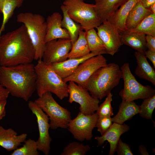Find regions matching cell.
<instances>
[{
    "mask_svg": "<svg viewBox=\"0 0 155 155\" xmlns=\"http://www.w3.org/2000/svg\"><path fill=\"white\" fill-rule=\"evenodd\" d=\"M35 51L25 26L0 36V65L32 63Z\"/></svg>",
    "mask_w": 155,
    "mask_h": 155,
    "instance_id": "obj_1",
    "label": "cell"
},
{
    "mask_svg": "<svg viewBox=\"0 0 155 155\" xmlns=\"http://www.w3.org/2000/svg\"><path fill=\"white\" fill-rule=\"evenodd\" d=\"M36 78L32 63L0 66V84L12 96L26 101L36 90Z\"/></svg>",
    "mask_w": 155,
    "mask_h": 155,
    "instance_id": "obj_2",
    "label": "cell"
},
{
    "mask_svg": "<svg viewBox=\"0 0 155 155\" xmlns=\"http://www.w3.org/2000/svg\"><path fill=\"white\" fill-rule=\"evenodd\" d=\"M122 78L121 71L118 64L107 63L92 75L85 88L92 96L101 100L118 85Z\"/></svg>",
    "mask_w": 155,
    "mask_h": 155,
    "instance_id": "obj_3",
    "label": "cell"
},
{
    "mask_svg": "<svg viewBox=\"0 0 155 155\" xmlns=\"http://www.w3.org/2000/svg\"><path fill=\"white\" fill-rule=\"evenodd\" d=\"M34 68L36 75V90L38 97L50 92L62 100L69 96L68 84L55 71L51 64L37 60Z\"/></svg>",
    "mask_w": 155,
    "mask_h": 155,
    "instance_id": "obj_4",
    "label": "cell"
},
{
    "mask_svg": "<svg viewBox=\"0 0 155 155\" xmlns=\"http://www.w3.org/2000/svg\"><path fill=\"white\" fill-rule=\"evenodd\" d=\"M16 20L18 22L22 23L26 28L35 50L34 60L42 59L46 32V23L44 17L38 14L24 12L19 14Z\"/></svg>",
    "mask_w": 155,
    "mask_h": 155,
    "instance_id": "obj_5",
    "label": "cell"
},
{
    "mask_svg": "<svg viewBox=\"0 0 155 155\" xmlns=\"http://www.w3.org/2000/svg\"><path fill=\"white\" fill-rule=\"evenodd\" d=\"M62 4L70 17L85 31L96 28L102 23L94 10V4L86 3L82 0H64Z\"/></svg>",
    "mask_w": 155,
    "mask_h": 155,
    "instance_id": "obj_6",
    "label": "cell"
},
{
    "mask_svg": "<svg viewBox=\"0 0 155 155\" xmlns=\"http://www.w3.org/2000/svg\"><path fill=\"white\" fill-rule=\"evenodd\" d=\"M34 102L45 113L50 120V128L67 129L71 119L70 112L55 101L52 93L47 92L36 99Z\"/></svg>",
    "mask_w": 155,
    "mask_h": 155,
    "instance_id": "obj_7",
    "label": "cell"
},
{
    "mask_svg": "<svg viewBox=\"0 0 155 155\" xmlns=\"http://www.w3.org/2000/svg\"><path fill=\"white\" fill-rule=\"evenodd\" d=\"M120 69L124 86L119 95L122 100L130 101L143 100L155 95V90L151 86H144L137 81L131 71L129 63H124Z\"/></svg>",
    "mask_w": 155,
    "mask_h": 155,
    "instance_id": "obj_8",
    "label": "cell"
},
{
    "mask_svg": "<svg viewBox=\"0 0 155 155\" xmlns=\"http://www.w3.org/2000/svg\"><path fill=\"white\" fill-rule=\"evenodd\" d=\"M69 82L68 102L79 104L80 112L86 115L94 113L99 107V100L92 96L85 88L73 81Z\"/></svg>",
    "mask_w": 155,
    "mask_h": 155,
    "instance_id": "obj_9",
    "label": "cell"
},
{
    "mask_svg": "<svg viewBox=\"0 0 155 155\" xmlns=\"http://www.w3.org/2000/svg\"><path fill=\"white\" fill-rule=\"evenodd\" d=\"M98 117L96 112L92 115H86L79 112L75 118L70 120L67 129L73 137L79 141L90 140Z\"/></svg>",
    "mask_w": 155,
    "mask_h": 155,
    "instance_id": "obj_10",
    "label": "cell"
},
{
    "mask_svg": "<svg viewBox=\"0 0 155 155\" xmlns=\"http://www.w3.org/2000/svg\"><path fill=\"white\" fill-rule=\"evenodd\" d=\"M106 64L107 60L102 54L93 56L81 63L71 75L63 80L66 82L73 81L85 88L92 75Z\"/></svg>",
    "mask_w": 155,
    "mask_h": 155,
    "instance_id": "obj_11",
    "label": "cell"
},
{
    "mask_svg": "<svg viewBox=\"0 0 155 155\" xmlns=\"http://www.w3.org/2000/svg\"><path fill=\"white\" fill-rule=\"evenodd\" d=\"M28 106L37 119L39 133V137L36 141L38 150L45 155H48L51 150V143L52 140L49 132L50 125L49 117L34 101H29Z\"/></svg>",
    "mask_w": 155,
    "mask_h": 155,
    "instance_id": "obj_12",
    "label": "cell"
},
{
    "mask_svg": "<svg viewBox=\"0 0 155 155\" xmlns=\"http://www.w3.org/2000/svg\"><path fill=\"white\" fill-rule=\"evenodd\" d=\"M72 45L70 39L60 38L50 41L45 44L42 60L47 64L63 61L67 59Z\"/></svg>",
    "mask_w": 155,
    "mask_h": 155,
    "instance_id": "obj_13",
    "label": "cell"
},
{
    "mask_svg": "<svg viewBox=\"0 0 155 155\" xmlns=\"http://www.w3.org/2000/svg\"><path fill=\"white\" fill-rule=\"evenodd\" d=\"M96 28L98 36L104 45L107 54L113 56L123 45L121 35L118 29L108 20L103 21Z\"/></svg>",
    "mask_w": 155,
    "mask_h": 155,
    "instance_id": "obj_14",
    "label": "cell"
},
{
    "mask_svg": "<svg viewBox=\"0 0 155 155\" xmlns=\"http://www.w3.org/2000/svg\"><path fill=\"white\" fill-rule=\"evenodd\" d=\"M113 123L110 128L103 135L100 136H96L94 138L97 141L98 146L102 145L106 141L109 142L110 144L109 155L114 154L121 136L130 129L129 126L125 124L121 125Z\"/></svg>",
    "mask_w": 155,
    "mask_h": 155,
    "instance_id": "obj_15",
    "label": "cell"
},
{
    "mask_svg": "<svg viewBox=\"0 0 155 155\" xmlns=\"http://www.w3.org/2000/svg\"><path fill=\"white\" fill-rule=\"evenodd\" d=\"M62 18L61 14L57 12L48 16L46 21V32L44 39L45 43L54 39H70L69 35L67 30L61 26Z\"/></svg>",
    "mask_w": 155,
    "mask_h": 155,
    "instance_id": "obj_16",
    "label": "cell"
},
{
    "mask_svg": "<svg viewBox=\"0 0 155 155\" xmlns=\"http://www.w3.org/2000/svg\"><path fill=\"white\" fill-rule=\"evenodd\" d=\"M27 136L25 133L18 135L12 129L0 126V146L9 152L13 151L25 142Z\"/></svg>",
    "mask_w": 155,
    "mask_h": 155,
    "instance_id": "obj_17",
    "label": "cell"
},
{
    "mask_svg": "<svg viewBox=\"0 0 155 155\" xmlns=\"http://www.w3.org/2000/svg\"><path fill=\"white\" fill-rule=\"evenodd\" d=\"M99 53L91 52L88 55L78 58H69L59 63L52 64L55 71L63 79L71 75L75 71L78 65L88 59L98 55Z\"/></svg>",
    "mask_w": 155,
    "mask_h": 155,
    "instance_id": "obj_18",
    "label": "cell"
},
{
    "mask_svg": "<svg viewBox=\"0 0 155 155\" xmlns=\"http://www.w3.org/2000/svg\"><path fill=\"white\" fill-rule=\"evenodd\" d=\"M140 0H128L121 6L107 20L114 25L119 33L127 30L125 23L129 13Z\"/></svg>",
    "mask_w": 155,
    "mask_h": 155,
    "instance_id": "obj_19",
    "label": "cell"
},
{
    "mask_svg": "<svg viewBox=\"0 0 155 155\" xmlns=\"http://www.w3.org/2000/svg\"><path fill=\"white\" fill-rule=\"evenodd\" d=\"M128 0H94V9L102 22L107 20Z\"/></svg>",
    "mask_w": 155,
    "mask_h": 155,
    "instance_id": "obj_20",
    "label": "cell"
},
{
    "mask_svg": "<svg viewBox=\"0 0 155 155\" xmlns=\"http://www.w3.org/2000/svg\"><path fill=\"white\" fill-rule=\"evenodd\" d=\"M137 66L135 74L140 78L147 80L155 85V71L150 65L144 55L137 51L134 53Z\"/></svg>",
    "mask_w": 155,
    "mask_h": 155,
    "instance_id": "obj_21",
    "label": "cell"
},
{
    "mask_svg": "<svg viewBox=\"0 0 155 155\" xmlns=\"http://www.w3.org/2000/svg\"><path fill=\"white\" fill-rule=\"evenodd\" d=\"M140 110V106L137 105L134 101H127L122 100L117 113L112 118L113 122L123 124L125 121L139 114Z\"/></svg>",
    "mask_w": 155,
    "mask_h": 155,
    "instance_id": "obj_22",
    "label": "cell"
},
{
    "mask_svg": "<svg viewBox=\"0 0 155 155\" xmlns=\"http://www.w3.org/2000/svg\"><path fill=\"white\" fill-rule=\"evenodd\" d=\"M121 35L122 44L127 45L137 51L144 55L147 48L146 46V35L138 33L124 32Z\"/></svg>",
    "mask_w": 155,
    "mask_h": 155,
    "instance_id": "obj_23",
    "label": "cell"
},
{
    "mask_svg": "<svg viewBox=\"0 0 155 155\" xmlns=\"http://www.w3.org/2000/svg\"><path fill=\"white\" fill-rule=\"evenodd\" d=\"M151 13L149 9L144 7L139 1L132 8L127 17L125 23L127 30L135 28Z\"/></svg>",
    "mask_w": 155,
    "mask_h": 155,
    "instance_id": "obj_24",
    "label": "cell"
},
{
    "mask_svg": "<svg viewBox=\"0 0 155 155\" xmlns=\"http://www.w3.org/2000/svg\"><path fill=\"white\" fill-rule=\"evenodd\" d=\"M90 52L86 38V31L81 30L77 40L72 44L71 49L67 55V58H80L88 55Z\"/></svg>",
    "mask_w": 155,
    "mask_h": 155,
    "instance_id": "obj_25",
    "label": "cell"
},
{
    "mask_svg": "<svg viewBox=\"0 0 155 155\" xmlns=\"http://www.w3.org/2000/svg\"><path fill=\"white\" fill-rule=\"evenodd\" d=\"M61 9L63 14L61 21V26L63 28L66 29L68 32L72 44L77 40L80 31L83 30L81 25L74 21L68 13L67 9L62 4Z\"/></svg>",
    "mask_w": 155,
    "mask_h": 155,
    "instance_id": "obj_26",
    "label": "cell"
},
{
    "mask_svg": "<svg viewBox=\"0 0 155 155\" xmlns=\"http://www.w3.org/2000/svg\"><path fill=\"white\" fill-rule=\"evenodd\" d=\"M124 32L138 33L155 36V14H150L135 28Z\"/></svg>",
    "mask_w": 155,
    "mask_h": 155,
    "instance_id": "obj_27",
    "label": "cell"
},
{
    "mask_svg": "<svg viewBox=\"0 0 155 155\" xmlns=\"http://www.w3.org/2000/svg\"><path fill=\"white\" fill-rule=\"evenodd\" d=\"M86 37L90 52L107 54L104 45L94 28L85 31Z\"/></svg>",
    "mask_w": 155,
    "mask_h": 155,
    "instance_id": "obj_28",
    "label": "cell"
},
{
    "mask_svg": "<svg viewBox=\"0 0 155 155\" xmlns=\"http://www.w3.org/2000/svg\"><path fill=\"white\" fill-rule=\"evenodd\" d=\"M23 1L24 0H6L5 1L2 8L3 19L0 29V36L5 29V24L13 15L15 9L21 7Z\"/></svg>",
    "mask_w": 155,
    "mask_h": 155,
    "instance_id": "obj_29",
    "label": "cell"
},
{
    "mask_svg": "<svg viewBox=\"0 0 155 155\" xmlns=\"http://www.w3.org/2000/svg\"><path fill=\"white\" fill-rule=\"evenodd\" d=\"M90 150L88 145L77 142L69 143L65 147L61 155H85Z\"/></svg>",
    "mask_w": 155,
    "mask_h": 155,
    "instance_id": "obj_30",
    "label": "cell"
},
{
    "mask_svg": "<svg viewBox=\"0 0 155 155\" xmlns=\"http://www.w3.org/2000/svg\"><path fill=\"white\" fill-rule=\"evenodd\" d=\"M23 146L13 150L11 155H39L36 141L30 138L26 140Z\"/></svg>",
    "mask_w": 155,
    "mask_h": 155,
    "instance_id": "obj_31",
    "label": "cell"
},
{
    "mask_svg": "<svg viewBox=\"0 0 155 155\" xmlns=\"http://www.w3.org/2000/svg\"><path fill=\"white\" fill-rule=\"evenodd\" d=\"M155 108V95L143 99L140 106L139 113L141 117L148 120H152V115Z\"/></svg>",
    "mask_w": 155,
    "mask_h": 155,
    "instance_id": "obj_32",
    "label": "cell"
},
{
    "mask_svg": "<svg viewBox=\"0 0 155 155\" xmlns=\"http://www.w3.org/2000/svg\"><path fill=\"white\" fill-rule=\"evenodd\" d=\"M113 94L110 92L102 103L96 111L98 117H111L113 115V108L111 103L113 100Z\"/></svg>",
    "mask_w": 155,
    "mask_h": 155,
    "instance_id": "obj_33",
    "label": "cell"
},
{
    "mask_svg": "<svg viewBox=\"0 0 155 155\" xmlns=\"http://www.w3.org/2000/svg\"><path fill=\"white\" fill-rule=\"evenodd\" d=\"M113 122L111 117H98L95 127L97 128L98 131L102 135L111 126Z\"/></svg>",
    "mask_w": 155,
    "mask_h": 155,
    "instance_id": "obj_34",
    "label": "cell"
},
{
    "mask_svg": "<svg viewBox=\"0 0 155 155\" xmlns=\"http://www.w3.org/2000/svg\"><path fill=\"white\" fill-rule=\"evenodd\" d=\"M116 152L118 155H133V154L129 145L123 142L120 138L118 142Z\"/></svg>",
    "mask_w": 155,
    "mask_h": 155,
    "instance_id": "obj_35",
    "label": "cell"
},
{
    "mask_svg": "<svg viewBox=\"0 0 155 155\" xmlns=\"http://www.w3.org/2000/svg\"><path fill=\"white\" fill-rule=\"evenodd\" d=\"M146 46L148 50L155 52V36L146 35Z\"/></svg>",
    "mask_w": 155,
    "mask_h": 155,
    "instance_id": "obj_36",
    "label": "cell"
},
{
    "mask_svg": "<svg viewBox=\"0 0 155 155\" xmlns=\"http://www.w3.org/2000/svg\"><path fill=\"white\" fill-rule=\"evenodd\" d=\"M9 94L8 91L0 84V102L7 100Z\"/></svg>",
    "mask_w": 155,
    "mask_h": 155,
    "instance_id": "obj_37",
    "label": "cell"
},
{
    "mask_svg": "<svg viewBox=\"0 0 155 155\" xmlns=\"http://www.w3.org/2000/svg\"><path fill=\"white\" fill-rule=\"evenodd\" d=\"M146 58H148L152 63L154 68H155V52L148 50L144 54Z\"/></svg>",
    "mask_w": 155,
    "mask_h": 155,
    "instance_id": "obj_38",
    "label": "cell"
},
{
    "mask_svg": "<svg viewBox=\"0 0 155 155\" xmlns=\"http://www.w3.org/2000/svg\"><path fill=\"white\" fill-rule=\"evenodd\" d=\"M7 102V100H5L0 102V121L6 115L5 107Z\"/></svg>",
    "mask_w": 155,
    "mask_h": 155,
    "instance_id": "obj_39",
    "label": "cell"
},
{
    "mask_svg": "<svg viewBox=\"0 0 155 155\" xmlns=\"http://www.w3.org/2000/svg\"><path fill=\"white\" fill-rule=\"evenodd\" d=\"M143 6L149 9L150 6L155 3V0H140Z\"/></svg>",
    "mask_w": 155,
    "mask_h": 155,
    "instance_id": "obj_40",
    "label": "cell"
},
{
    "mask_svg": "<svg viewBox=\"0 0 155 155\" xmlns=\"http://www.w3.org/2000/svg\"><path fill=\"white\" fill-rule=\"evenodd\" d=\"M138 150L139 153L141 155H148L149 154L146 147L143 145H140Z\"/></svg>",
    "mask_w": 155,
    "mask_h": 155,
    "instance_id": "obj_41",
    "label": "cell"
},
{
    "mask_svg": "<svg viewBox=\"0 0 155 155\" xmlns=\"http://www.w3.org/2000/svg\"><path fill=\"white\" fill-rule=\"evenodd\" d=\"M149 9L152 13L155 14V3L151 5Z\"/></svg>",
    "mask_w": 155,
    "mask_h": 155,
    "instance_id": "obj_42",
    "label": "cell"
},
{
    "mask_svg": "<svg viewBox=\"0 0 155 155\" xmlns=\"http://www.w3.org/2000/svg\"><path fill=\"white\" fill-rule=\"evenodd\" d=\"M6 0H0V13H2V8L4 3Z\"/></svg>",
    "mask_w": 155,
    "mask_h": 155,
    "instance_id": "obj_43",
    "label": "cell"
},
{
    "mask_svg": "<svg viewBox=\"0 0 155 155\" xmlns=\"http://www.w3.org/2000/svg\"><path fill=\"white\" fill-rule=\"evenodd\" d=\"M83 0V1H85V0Z\"/></svg>",
    "mask_w": 155,
    "mask_h": 155,
    "instance_id": "obj_44",
    "label": "cell"
}]
</instances>
